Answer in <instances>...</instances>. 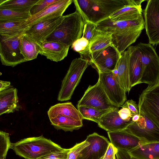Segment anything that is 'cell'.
<instances>
[{"label": "cell", "instance_id": "30bf717a", "mask_svg": "<svg viewBox=\"0 0 159 159\" xmlns=\"http://www.w3.org/2000/svg\"><path fill=\"white\" fill-rule=\"evenodd\" d=\"M98 73V80L110 102L116 107H121L126 101V92L121 86L113 71Z\"/></svg>", "mask_w": 159, "mask_h": 159}, {"label": "cell", "instance_id": "d4e9b609", "mask_svg": "<svg viewBox=\"0 0 159 159\" xmlns=\"http://www.w3.org/2000/svg\"><path fill=\"white\" fill-rule=\"evenodd\" d=\"M111 46H112L111 34L97 29L89 41V54Z\"/></svg>", "mask_w": 159, "mask_h": 159}, {"label": "cell", "instance_id": "44dd1931", "mask_svg": "<svg viewBox=\"0 0 159 159\" xmlns=\"http://www.w3.org/2000/svg\"><path fill=\"white\" fill-rule=\"evenodd\" d=\"M129 57L127 51L122 52L115 69L112 71L120 85L126 92L131 88L129 77Z\"/></svg>", "mask_w": 159, "mask_h": 159}, {"label": "cell", "instance_id": "7a4b0ae2", "mask_svg": "<svg viewBox=\"0 0 159 159\" xmlns=\"http://www.w3.org/2000/svg\"><path fill=\"white\" fill-rule=\"evenodd\" d=\"M11 148L16 155L25 159H39L64 149L43 135L24 139L12 143Z\"/></svg>", "mask_w": 159, "mask_h": 159}, {"label": "cell", "instance_id": "d6a6232c", "mask_svg": "<svg viewBox=\"0 0 159 159\" xmlns=\"http://www.w3.org/2000/svg\"><path fill=\"white\" fill-rule=\"evenodd\" d=\"M76 10L81 15L85 23L88 21V17L92 8V0H73Z\"/></svg>", "mask_w": 159, "mask_h": 159}, {"label": "cell", "instance_id": "bcb514c9", "mask_svg": "<svg viewBox=\"0 0 159 159\" xmlns=\"http://www.w3.org/2000/svg\"><path fill=\"white\" fill-rule=\"evenodd\" d=\"M154 85H155V86H158V85H159V78L157 82V83H156V84Z\"/></svg>", "mask_w": 159, "mask_h": 159}, {"label": "cell", "instance_id": "ba28073f", "mask_svg": "<svg viewBox=\"0 0 159 159\" xmlns=\"http://www.w3.org/2000/svg\"><path fill=\"white\" fill-rule=\"evenodd\" d=\"M138 104L139 112L159 128V85H148L140 95Z\"/></svg>", "mask_w": 159, "mask_h": 159}, {"label": "cell", "instance_id": "f6af8a7d", "mask_svg": "<svg viewBox=\"0 0 159 159\" xmlns=\"http://www.w3.org/2000/svg\"><path fill=\"white\" fill-rule=\"evenodd\" d=\"M140 118V115L139 114L134 115L132 118V120L133 122H137L138 121Z\"/></svg>", "mask_w": 159, "mask_h": 159}, {"label": "cell", "instance_id": "603a6c76", "mask_svg": "<svg viewBox=\"0 0 159 159\" xmlns=\"http://www.w3.org/2000/svg\"><path fill=\"white\" fill-rule=\"evenodd\" d=\"M49 119L57 116H65L78 120L83 119L78 109L70 102L58 103L51 106L47 112Z\"/></svg>", "mask_w": 159, "mask_h": 159}, {"label": "cell", "instance_id": "4fadbf2b", "mask_svg": "<svg viewBox=\"0 0 159 159\" xmlns=\"http://www.w3.org/2000/svg\"><path fill=\"white\" fill-rule=\"evenodd\" d=\"M143 11L144 25L149 43H159V0H148Z\"/></svg>", "mask_w": 159, "mask_h": 159}, {"label": "cell", "instance_id": "f546056e", "mask_svg": "<svg viewBox=\"0 0 159 159\" xmlns=\"http://www.w3.org/2000/svg\"><path fill=\"white\" fill-rule=\"evenodd\" d=\"M39 0H1L0 8L30 12Z\"/></svg>", "mask_w": 159, "mask_h": 159}, {"label": "cell", "instance_id": "cb8c5ba5", "mask_svg": "<svg viewBox=\"0 0 159 159\" xmlns=\"http://www.w3.org/2000/svg\"><path fill=\"white\" fill-rule=\"evenodd\" d=\"M128 152L137 159H159V142L143 143Z\"/></svg>", "mask_w": 159, "mask_h": 159}, {"label": "cell", "instance_id": "60d3db41", "mask_svg": "<svg viewBox=\"0 0 159 159\" xmlns=\"http://www.w3.org/2000/svg\"><path fill=\"white\" fill-rule=\"evenodd\" d=\"M117 149L110 143L103 156L101 159H116Z\"/></svg>", "mask_w": 159, "mask_h": 159}, {"label": "cell", "instance_id": "f35d334b", "mask_svg": "<svg viewBox=\"0 0 159 159\" xmlns=\"http://www.w3.org/2000/svg\"><path fill=\"white\" fill-rule=\"evenodd\" d=\"M70 149L64 148L63 150L51 153L39 159H67Z\"/></svg>", "mask_w": 159, "mask_h": 159}, {"label": "cell", "instance_id": "74e56055", "mask_svg": "<svg viewBox=\"0 0 159 159\" xmlns=\"http://www.w3.org/2000/svg\"><path fill=\"white\" fill-rule=\"evenodd\" d=\"M96 30V24L90 21L86 22L84 25L82 37L86 39L89 42Z\"/></svg>", "mask_w": 159, "mask_h": 159}, {"label": "cell", "instance_id": "5bb4252c", "mask_svg": "<svg viewBox=\"0 0 159 159\" xmlns=\"http://www.w3.org/2000/svg\"><path fill=\"white\" fill-rule=\"evenodd\" d=\"M85 140L90 144L80 152L77 159H101L110 143L107 138L95 132L88 135Z\"/></svg>", "mask_w": 159, "mask_h": 159}, {"label": "cell", "instance_id": "5b68a950", "mask_svg": "<svg viewBox=\"0 0 159 159\" xmlns=\"http://www.w3.org/2000/svg\"><path fill=\"white\" fill-rule=\"evenodd\" d=\"M137 46L142 65L141 83L153 85L159 78V57L150 43H140Z\"/></svg>", "mask_w": 159, "mask_h": 159}, {"label": "cell", "instance_id": "e575fe53", "mask_svg": "<svg viewBox=\"0 0 159 159\" xmlns=\"http://www.w3.org/2000/svg\"><path fill=\"white\" fill-rule=\"evenodd\" d=\"M89 42L86 39L82 37L75 41L71 46V48L79 53L82 57L89 54Z\"/></svg>", "mask_w": 159, "mask_h": 159}, {"label": "cell", "instance_id": "9a60e30c", "mask_svg": "<svg viewBox=\"0 0 159 159\" xmlns=\"http://www.w3.org/2000/svg\"><path fill=\"white\" fill-rule=\"evenodd\" d=\"M63 16L50 18L39 21L30 26L25 33L38 43L45 41L61 23Z\"/></svg>", "mask_w": 159, "mask_h": 159}, {"label": "cell", "instance_id": "ee69618b", "mask_svg": "<svg viewBox=\"0 0 159 159\" xmlns=\"http://www.w3.org/2000/svg\"><path fill=\"white\" fill-rule=\"evenodd\" d=\"M11 82L9 81L0 80V92L10 87Z\"/></svg>", "mask_w": 159, "mask_h": 159}, {"label": "cell", "instance_id": "1f68e13d", "mask_svg": "<svg viewBox=\"0 0 159 159\" xmlns=\"http://www.w3.org/2000/svg\"><path fill=\"white\" fill-rule=\"evenodd\" d=\"M77 107L83 119L92 121L97 124L101 117L110 110H102L84 106H79Z\"/></svg>", "mask_w": 159, "mask_h": 159}, {"label": "cell", "instance_id": "d590c367", "mask_svg": "<svg viewBox=\"0 0 159 159\" xmlns=\"http://www.w3.org/2000/svg\"><path fill=\"white\" fill-rule=\"evenodd\" d=\"M90 144L86 140L70 148L67 159H77L80 152Z\"/></svg>", "mask_w": 159, "mask_h": 159}, {"label": "cell", "instance_id": "9c48e42d", "mask_svg": "<svg viewBox=\"0 0 159 159\" xmlns=\"http://www.w3.org/2000/svg\"><path fill=\"white\" fill-rule=\"evenodd\" d=\"M139 120L132 121L125 129L140 139L144 143L159 142V128L142 112Z\"/></svg>", "mask_w": 159, "mask_h": 159}, {"label": "cell", "instance_id": "3957f363", "mask_svg": "<svg viewBox=\"0 0 159 159\" xmlns=\"http://www.w3.org/2000/svg\"><path fill=\"white\" fill-rule=\"evenodd\" d=\"M84 24L81 15L76 10L73 13L63 16L61 23L45 41L59 42L70 47L81 38Z\"/></svg>", "mask_w": 159, "mask_h": 159}, {"label": "cell", "instance_id": "484cf974", "mask_svg": "<svg viewBox=\"0 0 159 159\" xmlns=\"http://www.w3.org/2000/svg\"><path fill=\"white\" fill-rule=\"evenodd\" d=\"M20 48L21 53L27 61L36 59L39 54L38 43L25 33L21 36Z\"/></svg>", "mask_w": 159, "mask_h": 159}, {"label": "cell", "instance_id": "7c38bea8", "mask_svg": "<svg viewBox=\"0 0 159 159\" xmlns=\"http://www.w3.org/2000/svg\"><path fill=\"white\" fill-rule=\"evenodd\" d=\"M84 106L102 110H108L116 107L108 99L98 80L95 85H89L78 101L77 107Z\"/></svg>", "mask_w": 159, "mask_h": 159}, {"label": "cell", "instance_id": "ab89813d", "mask_svg": "<svg viewBox=\"0 0 159 159\" xmlns=\"http://www.w3.org/2000/svg\"><path fill=\"white\" fill-rule=\"evenodd\" d=\"M122 108L118 111L120 117L123 120H129L134 115L129 109L126 106L123 105Z\"/></svg>", "mask_w": 159, "mask_h": 159}, {"label": "cell", "instance_id": "7bdbcfd3", "mask_svg": "<svg viewBox=\"0 0 159 159\" xmlns=\"http://www.w3.org/2000/svg\"><path fill=\"white\" fill-rule=\"evenodd\" d=\"M116 155L117 159H131V156L126 151L117 149Z\"/></svg>", "mask_w": 159, "mask_h": 159}, {"label": "cell", "instance_id": "2e32d148", "mask_svg": "<svg viewBox=\"0 0 159 159\" xmlns=\"http://www.w3.org/2000/svg\"><path fill=\"white\" fill-rule=\"evenodd\" d=\"M107 134L110 143L117 149L129 152L144 143L125 129L108 132Z\"/></svg>", "mask_w": 159, "mask_h": 159}, {"label": "cell", "instance_id": "ac0fdd59", "mask_svg": "<svg viewBox=\"0 0 159 159\" xmlns=\"http://www.w3.org/2000/svg\"><path fill=\"white\" fill-rule=\"evenodd\" d=\"M119 107H115L109 110L101 118L98 126L108 132L117 131L126 129L133 121L132 119H122L118 114Z\"/></svg>", "mask_w": 159, "mask_h": 159}, {"label": "cell", "instance_id": "277c9868", "mask_svg": "<svg viewBox=\"0 0 159 159\" xmlns=\"http://www.w3.org/2000/svg\"><path fill=\"white\" fill-rule=\"evenodd\" d=\"M90 65L89 60L82 57L76 58L71 61L64 77L62 80L57 99L62 102L70 100L82 76Z\"/></svg>", "mask_w": 159, "mask_h": 159}, {"label": "cell", "instance_id": "6da1fadb", "mask_svg": "<svg viewBox=\"0 0 159 159\" xmlns=\"http://www.w3.org/2000/svg\"><path fill=\"white\" fill-rule=\"evenodd\" d=\"M96 28L111 34L113 46L120 54L134 43L145 28L143 15L134 20L115 21L109 17L96 25Z\"/></svg>", "mask_w": 159, "mask_h": 159}, {"label": "cell", "instance_id": "f1b7e54d", "mask_svg": "<svg viewBox=\"0 0 159 159\" xmlns=\"http://www.w3.org/2000/svg\"><path fill=\"white\" fill-rule=\"evenodd\" d=\"M49 119L51 124L55 129L66 132L78 129L83 125L82 121L66 116H59Z\"/></svg>", "mask_w": 159, "mask_h": 159}, {"label": "cell", "instance_id": "836d02e7", "mask_svg": "<svg viewBox=\"0 0 159 159\" xmlns=\"http://www.w3.org/2000/svg\"><path fill=\"white\" fill-rule=\"evenodd\" d=\"M9 134L3 131H0V159H5L7 152L11 148Z\"/></svg>", "mask_w": 159, "mask_h": 159}, {"label": "cell", "instance_id": "8fae6325", "mask_svg": "<svg viewBox=\"0 0 159 159\" xmlns=\"http://www.w3.org/2000/svg\"><path fill=\"white\" fill-rule=\"evenodd\" d=\"M121 55L113 46H111L88 56L90 65L98 72H104L114 70Z\"/></svg>", "mask_w": 159, "mask_h": 159}, {"label": "cell", "instance_id": "e0dca14e", "mask_svg": "<svg viewBox=\"0 0 159 159\" xmlns=\"http://www.w3.org/2000/svg\"><path fill=\"white\" fill-rule=\"evenodd\" d=\"M73 2L72 0H59L42 11L31 16L27 20L25 24L30 26L41 20L62 16Z\"/></svg>", "mask_w": 159, "mask_h": 159}, {"label": "cell", "instance_id": "7402d4cb", "mask_svg": "<svg viewBox=\"0 0 159 159\" xmlns=\"http://www.w3.org/2000/svg\"><path fill=\"white\" fill-rule=\"evenodd\" d=\"M17 90L12 87L0 92V115L13 113L17 106Z\"/></svg>", "mask_w": 159, "mask_h": 159}, {"label": "cell", "instance_id": "8992f818", "mask_svg": "<svg viewBox=\"0 0 159 159\" xmlns=\"http://www.w3.org/2000/svg\"><path fill=\"white\" fill-rule=\"evenodd\" d=\"M144 1V0H92V8L88 17V21L96 25L125 6L140 7Z\"/></svg>", "mask_w": 159, "mask_h": 159}, {"label": "cell", "instance_id": "7dc6e473", "mask_svg": "<svg viewBox=\"0 0 159 159\" xmlns=\"http://www.w3.org/2000/svg\"><path fill=\"white\" fill-rule=\"evenodd\" d=\"M132 157L131 159H137L135 158L134 157Z\"/></svg>", "mask_w": 159, "mask_h": 159}, {"label": "cell", "instance_id": "b9f144b4", "mask_svg": "<svg viewBox=\"0 0 159 159\" xmlns=\"http://www.w3.org/2000/svg\"><path fill=\"white\" fill-rule=\"evenodd\" d=\"M127 107L133 115L139 114L138 104L132 99L126 101L123 105Z\"/></svg>", "mask_w": 159, "mask_h": 159}, {"label": "cell", "instance_id": "8d00e7d4", "mask_svg": "<svg viewBox=\"0 0 159 159\" xmlns=\"http://www.w3.org/2000/svg\"><path fill=\"white\" fill-rule=\"evenodd\" d=\"M59 0H39L32 7L30 13L31 16L34 15L43 10Z\"/></svg>", "mask_w": 159, "mask_h": 159}, {"label": "cell", "instance_id": "4316f807", "mask_svg": "<svg viewBox=\"0 0 159 159\" xmlns=\"http://www.w3.org/2000/svg\"><path fill=\"white\" fill-rule=\"evenodd\" d=\"M141 7L128 5L116 11L109 17L113 21H122L134 20L142 15Z\"/></svg>", "mask_w": 159, "mask_h": 159}, {"label": "cell", "instance_id": "4dcf8cb0", "mask_svg": "<svg viewBox=\"0 0 159 159\" xmlns=\"http://www.w3.org/2000/svg\"><path fill=\"white\" fill-rule=\"evenodd\" d=\"M30 12L0 8V22L16 20H27L31 16Z\"/></svg>", "mask_w": 159, "mask_h": 159}, {"label": "cell", "instance_id": "52a82bcc", "mask_svg": "<svg viewBox=\"0 0 159 159\" xmlns=\"http://www.w3.org/2000/svg\"><path fill=\"white\" fill-rule=\"evenodd\" d=\"M23 34L14 36L0 35V58L2 65L13 67L27 61L20 51Z\"/></svg>", "mask_w": 159, "mask_h": 159}, {"label": "cell", "instance_id": "d6986e66", "mask_svg": "<svg viewBox=\"0 0 159 159\" xmlns=\"http://www.w3.org/2000/svg\"><path fill=\"white\" fill-rule=\"evenodd\" d=\"M39 54L51 61L58 62L63 60L67 55L69 47L56 41H46L38 43Z\"/></svg>", "mask_w": 159, "mask_h": 159}, {"label": "cell", "instance_id": "ffe728a7", "mask_svg": "<svg viewBox=\"0 0 159 159\" xmlns=\"http://www.w3.org/2000/svg\"><path fill=\"white\" fill-rule=\"evenodd\" d=\"M129 57V77L131 88L141 84L142 67L140 54L137 46H129L127 50Z\"/></svg>", "mask_w": 159, "mask_h": 159}, {"label": "cell", "instance_id": "83f0119b", "mask_svg": "<svg viewBox=\"0 0 159 159\" xmlns=\"http://www.w3.org/2000/svg\"><path fill=\"white\" fill-rule=\"evenodd\" d=\"M26 20H16L0 22V35L14 36L25 34L30 26L25 24Z\"/></svg>", "mask_w": 159, "mask_h": 159}]
</instances>
